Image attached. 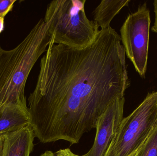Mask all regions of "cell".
<instances>
[{
  "instance_id": "1",
  "label": "cell",
  "mask_w": 157,
  "mask_h": 156,
  "mask_svg": "<svg viewBox=\"0 0 157 156\" xmlns=\"http://www.w3.org/2000/svg\"><path fill=\"white\" fill-rule=\"evenodd\" d=\"M121 42L110 27L82 49L50 43L28 99L30 124L40 142L78 143L107 107L124 97L130 82Z\"/></svg>"
},
{
  "instance_id": "2",
  "label": "cell",
  "mask_w": 157,
  "mask_h": 156,
  "mask_svg": "<svg viewBox=\"0 0 157 156\" xmlns=\"http://www.w3.org/2000/svg\"><path fill=\"white\" fill-rule=\"evenodd\" d=\"M50 42L48 27L40 19L13 49L0 47V104L26 103L25 90L29 75Z\"/></svg>"
},
{
  "instance_id": "3",
  "label": "cell",
  "mask_w": 157,
  "mask_h": 156,
  "mask_svg": "<svg viewBox=\"0 0 157 156\" xmlns=\"http://www.w3.org/2000/svg\"><path fill=\"white\" fill-rule=\"evenodd\" d=\"M86 0H56L48 5L44 20L48 27L50 43L82 49L91 44L100 30L87 17Z\"/></svg>"
},
{
  "instance_id": "4",
  "label": "cell",
  "mask_w": 157,
  "mask_h": 156,
  "mask_svg": "<svg viewBox=\"0 0 157 156\" xmlns=\"http://www.w3.org/2000/svg\"><path fill=\"white\" fill-rule=\"evenodd\" d=\"M157 124V91L124 118L104 156H129L137 152Z\"/></svg>"
},
{
  "instance_id": "5",
  "label": "cell",
  "mask_w": 157,
  "mask_h": 156,
  "mask_svg": "<svg viewBox=\"0 0 157 156\" xmlns=\"http://www.w3.org/2000/svg\"><path fill=\"white\" fill-rule=\"evenodd\" d=\"M150 24V11L145 2L129 14L120 29L125 54L142 78L147 69Z\"/></svg>"
},
{
  "instance_id": "6",
  "label": "cell",
  "mask_w": 157,
  "mask_h": 156,
  "mask_svg": "<svg viewBox=\"0 0 157 156\" xmlns=\"http://www.w3.org/2000/svg\"><path fill=\"white\" fill-rule=\"evenodd\" d=\"M125 98L113 102L100 116L96 126L94 143L85 154L78 156H104L124 118Z\"/></svg>"
},
{
  "instance_id": "7",
  "label": "cell",
  "mask_w": 157,
  "mask_h": 156,
  "mask_svg": "<svg viewBox=\"0 0 157 156\" xmlns=\"http://www.w3.org/2000/svg\"><path fill=\"white\" fill-rule=\"evenodd\" d=\"M29 124L26 103L1 104L0 134L17 131Z\"/></svg>"
},
{
  "instance_id": "8",
  "label": "cell",
  "mask_w": 157,
  "mask_h": 156,
  "mask_svg": "<svg viewBox=\"0 0 157 156\" xmlns=\"http://www.w3.org/2000/svg\"><path fill=\"white\" fill-rule=\"evenodd\" d=\"M34 130L31 125L6 133L3 156H29L34 148Z\"/></svg>"
},
{
  "instance_id": "9",
  "label": "cell",
  "mask_w": 157,
  "mask_h": 156,
  "mask_svg": "<svg viewBox=\"0 0 157 156\" xmlns=\"http://www.w3.org/2000/svg\"><path fill=\"white\" fill-rule=\"evenodd\" d=\"M130 0H102L93 13L94 22L101 29L109 28L113 18L125 6Z\"/></svg>"
},
{
  "instance_id": "10",
  "label": "cell",
  "mask_w": 157,
  "mask_h": 156,
  "mask_svg": "<svg viewBox=\"0 0 157 156\" xmlns=\"http://www.w3.org/2000/svg\"><path fill=\"white\" fill-rule=\"evenodd\" d=\"M136 156H157V124Z\"/></svg>"
},
{
  "instance_id": "11",
  "label": "cell",
  "mask_w": 157,
  "mask_h": 156,
  "mask_svg": "<svg viewBox=\"0 0 157 156\" xmlns=\"http://www.w3.org/2000/svg\"><path fill=\"white\" fill-rule=\"evenodd\" d=\"M17 0H0V17H4L12 11Z\"/></svg>"
},
{
  "instance_id": "12",
  "label": "cell",
  "mask_w": 157,
  "mask_h": 156,
  "mask_svg": "<svg viewBox=\"0 0 157 156\" xmlns=\"http://www.w3.org/2000/svg\"><path fill=\"white\" fill-rule=\"evenodd\" d=\"M40 156H78L74 154L69 148L60 149L56 152L47 150Z\"/></svg>"
},
{
  "instance_id": "13",
  "label": "cell",
  "mask_w": 157,
  "mask_h": 156,
  "mask_svg": "<svg viewBox=\"0 0 157 156\" xmlns=\"http://www.w3.org/2000/svg\"><path fill=\"white\" fill-rule=\"evenodd\" d=\"M5 134H0V156H4L5 143Z\"/></svg>"
},
{
  "instance_id": "14",
  "label": "cell",
  "mask_w": 157,
  "mask_h": 156,
  "mask_svg": "<svg viewBox=\"0 0 157 156\" xmlns=\"http://www.w3.org/2000/svg\"><path fill=\"white\" fill-rule=\"evenodd\" d=\"M154 12L155 14V24L151 28L152 32L157 33V0H155L154 2Z\"/></svg>"
},
{
  "instance_id": "15",
  "label": "cell",
  "mask_w": 157,
  "mask_h": 156,
  "mask_svg": "<svg viewBox=\"0 0 157 156\" xmlns=\"http://www.w3.org/2000/svg\"><path fill=\"white\" fill-rule=\"evenodd\" d=\"M4 28V17H0V34Z\"/></svg>"
},
{
  "instance_id": "16",
  "label": "cell",
  "mask_w": 157,
  "mask_h": 156,
  "mask_svg": "<svg viewBox=\"0 0 157 156\" xmlns=\"http://www.w3.org/2000/svg\"><path fill=\"white\" fill-rule=\"evenodd\" d=\"M137 152H135V153H134V154H132V155H130L129 156H136V153H137Z\"/></svg>"
},
{
  "instance_id": "17",
  "label": "cell",
  "mask_w": 157,
  "mask_h": 156,
  "mask_svg": "<svg viewBox=\"0 0 157 156\" xmlns=\"http://www.w3.org/2000/svg\"><path fill=\"white\" fill-rule=\"evenodd\" d=\"M0 106H1V104H0Z\"/></svg>"
},
{
  "instance_id": "18",
  "label": "cell",
  "mask_w": 157,
  "mask_h": 156,
  "mask_svg": "<svg viewBox=\"0 0 157 156\" xmlns=\"http://www.w3.org/2000/svg\"><path fill=\"white\" fill-rule=\"evenodd\" d=\"M0 47H1V46H0Z\"/></svg>"
}]
</instances>
